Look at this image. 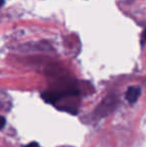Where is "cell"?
I'll list each match as a JSON object with an SVG mask.
<instances>
[{
	"label": "cell",
	"mask_w": 146,
	"mask_h": 147,
	"mask_svg": "<svg viewBox=\"0 0 146 147\" xmlns=\"http://www.w3.org/2000/svg\"><path fill=\"white\" fill-rule=\"evenodd\" d=\"M5 122H6L5 117H1V123H0V126H1V129L4 127V126H5Z\"/></svg>",
	"instance_id": "cell-4"
},
{
	"label": "cell",
	"mask_w": 146,
	"mask_h": 147,
	"mask_svg": "<svg viewBox=\"0 0 146 147\" xmlns=\"http://www.w3.org/2000/svg\"><path fill=\"white\" fill-rule=\"evenodd\" d=\"M143 36L145 37V39H146V30L144 31V32H143Z\"/></svg>",
	"instance_id": "cell-5"
},
{
	"label": "cell",
	"mask_w": 146,
	"mask_h": 147,
	"mask_svg": "<svg viewBox=\"0 0 146 147\" xmlns=\"http://www.w3.org/2000/svg\"><path fill=\"white\" fill-rule=\"evenodd\" d=\"M24 147H40V146H39V144L37 143V142H31V143L27 144V145Z\"/></svg>",
	"instance_id": "cell-3"
},
{
	"label": "cell",
	"mask_w": 146,
	"mask_h": 147,
	"mask_svg": "<svg viewBox=\"0 0 146 147\" xmlns=\"http://www.w3.org/2000/svg\"><path fill=\"white\" fill-rule=\"evenodd\" d=\"M141 94V88L138 86H130L126 91V100L130 104H134Z\"/></svg>",
	"instance_id": "cell-2"
},
{
	"label": "cell",
	"mask_w": 146,
	"mask_h": 147,
	"mask_svg": "<svg viewBox=\"0 0 146 147\" xmlns=\"http://www.w3.org/2000/svg\"><path fill=\"white\" fill-rule=\"evenodd\" d=\"M78 91L73 90H65L61 91V92H44L42 94V98L46 101L47 103H54L55 101L59 100V99L63 98V97L67 96H72V95H76Z\"/></svg>",
	"instance_id": "cell-1"
}]
</instances>
